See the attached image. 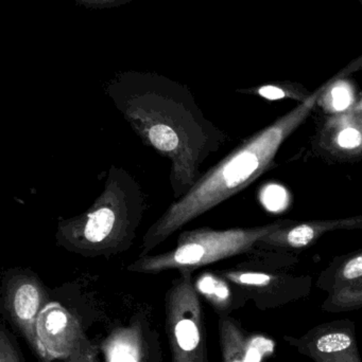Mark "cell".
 I'll list each match as a JSON object with an SVG mask.
<instances>
[{"instance_id":"cell-1","label":"cell","mask_w":362,"mask_h":362,"mask_svg":"<svg viewBox=\"0 0 362 362\" xmlns=\"http://www.w3.org/2000/svg\"><path fill=\"white\" fill-rule=\"evenodd\" d=\"M316 103V95L306 100L202 174L195 185L184 196L174 200L149 228L142 238L140 257L148 255L189 221L256 180L271 165L287 138L307 119Z\"/></svg>"},{"instance_id":"cell-2","label":"cell","mask_w":362,"mask_h":362,"mask_svg":"<svg viewBox=\"0 0 362 362\" xmlns=\"http://www.w3.org/2000/svg\"><path fill=\"white\" fill-rule=\"evenodd\" d=\"M116 104L138 137L169 160L174 197L184 196L201 178L202 163L218 148V129L187 100L146 95Z\"/></svg>"},{"instance_id":"cell-3","label":"cell","mask_w":362,"mask_h":362,"mask_svg":"<svg viewBox=\"0 0 362 362\" xmlns=\"http://www.w3.org/2000/svg\"><path fill=\"white\" fill-rule=\"evenodd\" d=\"M145 212V195L127 171L112 168L103 191L82 214L57 225V242L85 257H106L127 250Z\"/></svg>"},{"instance_id":"cell-4","label":"cell","mask_w":362,"mask_h":362,"mask_svg":"<svg viewBox=\"0 0 362 362\" xmlns=\"http://www.w3.org/2000/svg\"><path fill=\"white\" fill-rule=\"evenodd\" d=\"M293 221H281L255 228L214 230L208 228L181 233L172 250L140 257L129 265V272L157 274L166 270L195 272L198 268L252 250L265 236L287 227Z\"/></svg>"},{"instance_id":"cell-5","label":"cell","mask_w":362,"mask_h":362,"mask_svg":"<svg viewBox=\"0 0 362 362\" xmlns=\"http://www.w3.org/2000/svg\"><path fill=\"white\" fill-rule=\"evenodd\" d=\"M165 299L166 335L172 362H208L203 310L193 272H181Z\"/></svg>"},{"instance_id":"cell-6","label":"cell","mask_w":362,"mask_h":362,"mask_svg":"<svg viewBox=\"0 0 362 362\" xmlns=\"http://www.w3.org/2000/svg\"><path fill=\"white\" fill-rule=\"evenodd\" d=\"M46 304L44 288L35 276L16 274L4 279L2 317L19 332L40 362H52L36 331L38 315Z\"/></svg>"},{"instance_id":"cell-7","label":"cell","mask_w":362,"mask_h":362,"mask_svg":"<svg viewBox=\"0 0 362 362\" xmlns=\"http://www.w3.org/2000/svg\"><path fill=\"white\" fill-rule=\"evenodd\" d=\"M100 349L106 362H163L159 333L142 314L113 329Z\"/></svg>"},{"instance_id":"cell-8","label":"cell","mask_w":362,"mask_h":362,"mask_svg":"<svg viewBox=\"0 0 362 362\" xmlns=\"http://www.w3.org/2000/svg\"><path fill=\"white\" fill-rule=\"evenodd\" d=\"M36 331L52 361L67 358L85 336L79 321L57 302H49L40 310Z\"/></svg>"},{"instance_id":"cell-9","label":"cell","mask_w":362,"mask_h":362,"mask_svg":"<svg viewBox=\"0 0 362 362\" xmlns=\"http://www.w3.org/2000/svg\"><path fill=\"white\" fill-rule=\"evenodd\" d=\"M362 229V215L335 221H307L287 226L265 236L257 245L271 248L302 249L334 230Z\"/></svg>"},{"instance_id":"cell-10","label":"cell","mask_w":362,"mask_h":362,"mask_svg":"<svg viewBox=\"0 0 362 362\" xmlns=\"http://www.w3.org/2000/svg\"><path fill=\"white\" fill-rule=\"evenodd\" d=\"M321 146L336 156L362 154V105L332 117L321 133Z\"/></svg>"},{"instance_id":"cell-11","label":"cell","mask_w":362,"mask_h":362,"mask_svg":"<svg viewBox=\"0 0 362 362\" xmlns=\"http://www.w3.org/2000/svg\"><path fill=\"white\" fill-rule=\"evenodd\" d=\"M310 355L318 362H361L354 337L344 329H325L310 342Z\"/></svg>"},{"instance_id":"cell-12","label":"cell","mask_w":362,"mask_h":362,"mask_svg":"<svg viewBox=\"0 0 362 362\" xmlns=\"http://www.w3.org/2000/svg\"><path fill=\"white\" fill-rule=\"evenodd\" d=\"M223 362H248L246 359L247 338L234 319L222 315L219 319Z\"/></svg>"},{"instance_id":"cell-13","label":"cell","mask_w":362,"mask_h":362,"mask_svg":"<svg viewBox=\"0 0 362 362\" xmlns=\"http://www.w3.org/2000/svg\"><path fill=\"white\" fill-rule=\"evenodd\" d=\"M196 291L203 296L217 310H225L231 305L232 295L222 279L212 274H202L195 282Z\"/></svg>"},{"instance_id":"cell-14","label":"cell","mask_w":362,"mask_h":362,"mask_svg":"<svg viewBox=\"0 0 362 362\" xmlns=\"http://www.w3.org/2000/svg\"><path fill=\"white\" fill-rule=\"evenodd\" d=\"M0 362H27L4 318H2L0 327Z\"/></svg>"},{"instance_id":"cell-15","label":"cell","mask_w":362,"mask_h":362,"mask_svg":"<svg viewBox=\"0 0 362 362\" xmlns=\"http://www.w3.org/2000/svg\"><path fill=\"white\" fill-rule=\"evenodd\" d=\"M362 279V251L346 259L335 274V291Z\"/></svg>"},{"instance_id":"cell-16","label":"cell","mask_w":362,"mask_h":362,"mask_svg":"<svg viewBox=\"0 0 362 362\" xmlns=\"http://www.w3.org/2000/svg\"><path fill=\"white\" fill-rule=\"evenodd\" d=\"M332 303L340 308H353L362 304V279L337 289L332 297Z\"/></svg>"},{"instance_id":"cell-17","label":"cell","mask_w":362,"mask_h":362,"mask_svg":"<svg viewBox=\"0 0 362 362\" xmlns=\"http://www.w3.org/2000/svg\"><path fill=\"white\" fill-rule=\"evenodd\" d=\"M225 276L227 280L240 286L254 288L268 286L274 280L273 276L261 272H230L225 274Z\"/></svg>"},{"instance_id":"cell-18","label":"cell","mask_w":362,"mask_h":362,"mask_svg":"<svg viewBox=\"0 0 362 362\" xmlns=\"http://www.w3.org/2000/svg\"><path fill=\"white\" fill-rule=\"evenodd\" d=\"M97 355V349L89 342L86 336H84L74 352L62 362H98Z\"/></svg>"},{"instance_id":"cell-19","label":"cell","mask_w":362,"mask_h":362,"mask_svg":"<svg viewBox=\"0 0 362 362\" xmlns=\"http://www.w3.org/2000/svg\"><path fill=\"white\" fill-rule=\"evenodd\" d=\"M333 95V107L337 112H341L346 110V108L350 105L351 97L349 91L344 87H336L332 91Z\"/></svg>"},{"instance_id":"cell-20","label":"cell","mask_w":362,"mask_h":362,"mask_svg":"<svg viewBox=\"0 0 362 362\" xmlns=\"http://www.w3.org/2000/svg\"><path fill=\"white\" fill-rule=\"evenodd\" d=\"M259 95H263L266 99L278 100L283 99L286 95V93L278 87L265 86L261 87L259 91Z\"/></svg>"}]
</instances>
